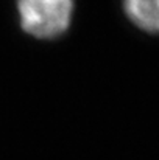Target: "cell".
<instances>
[{"label":"cell","mask_w":159,"mask_h":160,"mask_svg":"<svg viewBox=\"0 0 159 160\" xmlns=\"http://www.w3.org/2000/svg\"><path fill=\"white\" fill-rule=\"evenodd\" d=\"M22 30L36 39H56L72 22L73 0H17Z\"/></svg>","instance_id":"cell-1"},{"label":"cell","mask_w":159,"mask_h":160,"mask_svg":"<svg viewBox=\"0 0 159 160\" xmlns=\"http://www.w3.org/2000/svg\"><path fill=\"white\" fill-rule=\"evenodd\" d=\"M123 9L137 28L159 34V0H123Z\"/></svg>","instance_id":"cell-2"}]
</instances>
